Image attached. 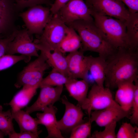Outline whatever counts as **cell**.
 <instances>
[{"label": "cell", "mask_w": 138, "mask_h": 138, "mask_svg": "<svg viewBox=\"0 0 138 138\" xmlns=\"http://www.w3.org/2000/svg\"><path fill=\"white\" fill-rule=\"evenodd\" d=\"M68 28L57 12L52 15L42 33L34 42L39 50H59Z\"/></svg>", "instance_id": "obj_4"}, {"label": "cell", "mask_w": 138, "mask_h": 138, "mask_svg": "<svg viewBox=\"0 0 138 138\" xmlns=\"http://www.w3.org/2000/svg\"><path fill=\"white\" fill-rule=\"evenodd\" d=\"M129 113L116 103L102 110L91 111L89 119L91 123L95 122L99 126L104 127L127 117Z\"/></svg>", "instance_id": "obj_12"}, {"label": "cell", "mask_w": 138, "mask_h": 138, "mask_svg": "<svg viewBox=\"0 0 138 138\" xmlns=\"http://www.w3.org/2000/svg\"><path fill=\"white\" fill-rule=\"evenodd\" d=\"M128 7L130 13L138 12V0H120Z\"/></svg>", "instance_id": "obj_34"}, {"label": "cell", "mask_w": 138, "mask_h": 138, "mask_svg": "<svg viewBox=\"0 0 138 138\" xmlns=\"http://www.w3.org/2000/svg\"><path fill=\"white\" fill-rule=\"evenodd\" d=\"M65 85L70 95L77 101V105L82 109L87 100L88 83L84 79L75 78Z\"/></svg>", "instance_id": "obj_18"}, {"label": "cell", "mask_w": 138, "mask_h": 138, "mask_svg": "<svg viewBox=\"0 0 138 138\" xmlns=\"http://www.w3.org/2000/svg\"><path fill=\"white\" fill-rule=\"evenodd\" d=\"M73 78L52 69L49 74L43 78L39 88L50 86L55 87L63 86L72 80ZM76 79V78H75Z\"/></svg>", "instance_id": "obj_24"}, {"label": "cell", "mask_w": 138, "mask_h": 138, "mask_svg": "<svg viewBox=\"0 0 138 138\" xmlns=\"http://www.w3.org/2000/svg\"><path fill=\"white\" fill-rule=\"evenodd\" d=\"M5 135L4 133L0 130V138H3Z\"/></svg>", "instance_id": "obj_36"}, {"label": "cell", "mask_w": 138, "mask_h": 138, "mask_svg": "<svg viewBox=\"0 0 138 138\" xmlns=\"http://www.w3.org/2000/svg\"><path fill=\"white\" fill-rule=\"evenodd\" d=\"M106 62L104 83L110 89L117 88L123 83L134 82L138 79V48L118 49Z\"/></svg>", "instance_id": "obj_1"}, {"label": "cell", "mask_w": 138, "mask_h": 138, "mask_svg": "<svg viewBox=\"0 0 138 138\" xmlns=\"http://www.w3.org/2000/svg\"><path fill=\"white\" fill-rule=\"evenodd\" d=\"M88 70L96 84L103 86L105 79L106 60L100 56H85Z\"/></svg>", "instance_id": "obj_16"}, {"label": "cell", "mask_w": 138, "mask_h": 138, "mask_svg": "<svg viewBox=\"0 0 138 138\" xmlns=\"http://www.w3.org/2000/svg\"><path fill=\"white\" fill-rule=\"evenodd\" d=\"M117 138H138V129L130 123L125 122L121 125L117 133Z\"/></svg>", "instance_id": "obj_28"}, {"label": "cell", "mask_w": 138, "mask_h": 138, "mask_svg": "<svg viewBox=\"0 0 138 138\" xmlns=\"http://www.w3.org/2000/svg\"><path fill=\"white\" fill-rule=\"evenodd\" d=\"M15 6L20 8H24L39 5L45 4L51 6L50 0H13Z\"/></svg>", "instance_id": "obj_30"}, {"label": "cell", "mask_w": 138, "mask_h": 138, "mask_svg": "<svg viewBox=\"0 0 138 138\" xmlns=\"http://www.w3.org/2000/svg\"><path fill=\"white\" fill-rule=\"evenodd\" d=\"M92 123L89 119L78 124L71 130L70 138H86L90 135Z\"/></svg>", "instance_id": "obj_27"}, {"label": "cell", "mask_w": 138, "mask_h": 138, "mask_svg": "<svg viewBox=\"0 0 138 138\" xmlns=\"http://www.w3.org/2000/svg\"><path fill=\"white\" fill-rule=\"evenodd\" d=\"M126 33L130 46L138 47V13H130L125 22Z\"/></svg>", "instance_id": "obj_23"}, {"label": "cell", "mask_w": 138, "mask_h": 138, "mask_svg": "<svg viewBox=\"0 0 138 138\" xmlns=\"http://www.w3.org/2000/svg\"><path fill=\"white\" fill-rule=\"evenodd\" d=\"M67 25L78 34L82 43L80 50L84 52L89 51L97 53L106 60L117 49L105 39L94 20H78Z\"/></svg>", "instance_id": "obj_2"}, {"label": "cell", "mask_w": 138, "mask_h": 138, "mask_svg": "<svg viewBox=\"0 0 138 138\" xmlns=\"http://www.w3.org/2000/svg\"><path fill=\"white\" fill-rule=\"evenodd\" d=\"M30 57L21 55L6 54L0 57V71L7 69L21 61L26 62H29Z\"/></svg>", "instance_id": "obj_26"}, {"label": "cell", "mask_w": 138, "mask_h": 138, "mask_svg": "<svg viewBox=\"0 0 138 138\" xmlns=\"http://www.w3.org/2000/svg\"><path fill=\"white\" fill-rule=\"evenodd\" d=\"M50 67L45 54L41 51L37 58L24 67L20 72L15 84V87L17 88L21 86L25 88H39L45 71Z\"/></svg>", "instance_id": "obj_5"}, {"label": "cell", "mask_w": 138, "mask_h": 138, "mask_svg": "<svg viewBox=\"0 0 138 138\" xmlns=\"http://www.w3.org/2000/svg\"><path fill=\"white\" fill-rule=\"evenodd\" d=\"M84 52L78 50L69 53L66 56L69 77L86 80L88 71Z\"/></svg>", "instance_id": "obj_14"}, {"label": "cell", "mask_w": 138, "mask_h": 138, "mask_svg": "<svg viewBox=\"0 0 138 138\" xmlns=\"http://www.w3.org/2000/svg\"><path fill=\"white\" fill-rule=\"evenodd\" d=\"M16 30L13 32L9 37L5 38L0 39V57L6 54L8 45L10 42L14 38Z\"/></svg>", "instance_id": "obj_32"}, {"label": "cell", "mask_w": 138, "mask_h": 138, "mask_svg": "<svg viewBox=\"0 0 138 138\" xmlns=\"http://www.w3.org/2000/svg\"><path fill=\"white\" fill-rule=\"evenodd\" d=\"M40 51L44 53L47 62L52 69L69 77L67 59L63 53L58 50L52 51L45 50Z\"/></svg>", "instance_id": "obj_20"}, {"label": "cell", "mask_w": 138, "mask_h": 138, "mask_svg": "<svg viewBox=\"0 0 138 138\" xmlns=\"http://www.w3.org/2000/svg\"><path fill=\"white\" fill-rule=\"evenodd\" d=\"M57 109L53 105L45 108L42 113L36 114L39 124L44 125L48 132L47 138H64L57 124L56 114Z\"/></svg>", "instance_id": "obj_15"}, {"label": "cell", "mask_w": 138, "mask_h": 138, "mask_svg": "<svg viewBox=\"0 0 138 138\" xmlns=\"http://www.w3.org/2000/svg\"><path fill=\"white\" fill-rule=\"evenodd\" d=\"M135 86L134 96L132 103V114L130 118L131 122L136 125L138 124V80L134 82Z\"/></svg>", "instance_id": "obj_31"}, {"label": "cell", "mask_w": 138, "mask_h": 138, "mask_svg": "<svg viewBox=\"0 0 138 138\" xmlns=\"http://www.w3.org/2000/svg\"><path fill=\"white\" fill-rule=\"evenodd\" d=\"M135 86L134 82H127L119 84L115 95V101L124 110L129 111L131 109Z\"/></svg>", "instance_id": "obj_17"}, {"label": "cell", "mask_w": 138, "mask_h": 138, "mask_svg": "<svg viewBox=\"0 0 138 138\" xmlns=\"http://www.w3.org/2000/svg\"><path fill=\"white\" fill-rule=\"evenodd\" d=\"M61 99L65 106V110L62 118L57 121L58 126L61 131H71L74 127L84 122V114L80 106L70 102L65 95Z\"/></svg>", "instance_id": "obj_11"}, {"label": "cell", "mask_w": 138, "mask_h": 138, "mask_svg": "<svg viewBox=\"0 0 138 138\" xmlns=\"http://www.w3.org/2000/svg\"><path fill=\"white\" fill-rule=\"evenodd\" d=\"M70 0H55L52 3L50 9L53 15L57 13L60 9Z\"/></svg>", "instance_id": "obj_35"}, {"label": "cell", "mask_w": 138, "mask_h": 138, "mask_svg": "<svg viewBox=\"0 0 138 138\" xmlns=\"http://www.w3.org/2000/svg\"><path fill=\"white\" fill-rule=\"evenodd\" d=\"M116 103L110 89L95 84L88 94L87 100L82 109L87 111L89 118L91 111L102 110Z\"/></svg>", "instance_id": "obj_8"}, {"label": "cell", "mask_w": 138, "mask_h": 138, "mask_svg": "<svg viewBox=\"0 0 138 138\" xmlns=\"http://www.w3.org/2000/svg\"><path fill=\"white\" fill-rule=\"evenodd\" d=\"M12 113L13 119L19 126L20 132L29 131L38 135L41 133L38 129L39 124L37 118H33L29 113L21 109L12 111Z\"/></svg>", "instance_id": "obj_19"}, {"label": "cell", "mask_w": 138, "mask_h": 138, "mask_svg": "<svg viewBox=\"0 0 138 138\" xmlns=\"http://www.w3.org/2000/svg\"><path fill=\"white\" fill-rule=\"evenodd\" d=\"M38 88L37 87L22 88L6 105L10 107L12 111L21 109L28 103L36 94Z\"/></svg>", "instance_id": "obj_21"}, {"label": "cell", "mask_w": 138, "mask_h": 138, "mask_svg": "<svg viewBox=\"0 0 138 138\" xmlns=\"http://www.w3.org/2000/svg\"><path fill=\"white\" fill-rule=\"evenodd\" d=\"M39 135L29 131L17 133L15 131L8 136L9 138H37Z\"/></svg>", "instance_id": "obj_33"}, {"label": "cell", "mask_w": 138, "mask_h": 138, "mask_svg": "<svg viewBox=\"0 0 138 138\" xmlns=\"http://www.w3.org/2000/svg\"><path fill=\"white\" fill-rule=\"evenodd\" d=\"M117 122H111L104 126L102 131H95L90 137L92 138H116L115 130Z\"/></svg>", "instance_id": "obj_29"}, {"label": "cell", "mask_w": 138, "mask_h": 138, "mask_svg": "<svg viewBox=\"0 0 138 138\" xmlns=\"http://www.w3.org/2000/svg\"><path fill=\"white\" fill-rule=\"evenodd\" d=\"M88 0H86V1H88Z\"/></svg>", "instance_id": "obj_37"}, {"label": "cell", "mask_w": 138, "mask_h": 138, "mask_svg": "<svg viewBox=\"0 0 138 138\" xmlns=\"http://www.w3.org/2000/svg\"><path fill=\"white\" fill-rule=\"evenodd\" d=\"M86 4L90 11L124 22L130 13L120 0H89Z\"/></svg>", "instance_id": "obj_7"}, {"label": "cell", "mask_w": 138, "mask_h": 138, "mask_svg": "<svg viewBox=\"0 0 138 138\" xmlns=\"http://www.w3.org/2000/svg\"><path fill=\"white\" fill-rule=\"evenodd\" d=\"M0 105V130L5 135L9 136L15 132L13 122V119L11 109L5 111Z\"/></svg>", "instance_id": "obj_25"}, {"label": "cell", "mask_w": 138, "mask_h": 138, "mask_svg": "<svg viewBox=\"0 0 138 138\" xmlns=\"http://www.w3.org/2000/svg\"><path fill=\"white\" fill-rule=\"evenodd\" d=\"M38 97L31 106L26 107L25 111L30 114L33 112L42 111L47 107L53 105L59 100L62 93L63 86L42 87Z\"/></svg>", "instance_id": "obj_13"}, {"label": "cell", "mask_w": 138, "mask_h": 138, "mask_svg": "<svg viewBox=\"0 0 138 138\" xmlns=\"http://www.w3.org/2000/svg\"><path fill=\"white\" fill-rule=\"evenodd\" d=\"M39 49L31 39L26 29L16 31L14 39L8 44L6 54H20L31 57H38Z\"/></svg>", "instance_id": "obj_9"}, {"label": "cell", "mask_w": 138, "mask_h": 138, "mask_svg": "<svg viewBox=\"0 0 138 138\" xmlns=\"http://www.w3.org/2000/svg\"><path fill=\"white\" fill-rule=\"evenodd\" d=\"M91 13L103 37L114 48H131L126 34L125 22L91 11Z\"/></svg>", "instance_id": "obj_3"}, {"label": "cell", "mask_w": 138, "mask_h": 138, "mask_svg": "<svg viewBox=\"0 0 138 138\" xmlns=\"http://www.w3.org/2000/svg\"><path fill=\"white\" fill-rule=\"evenodd\" d=\"M81 47V41L78 34L73 28L69 27L67 32L60 45L59 50L64 54L78 50Z\"/></svg>", "instance_id": "obj_22"}, {"label": "cell", "mask_w": 138, "mask_h": 138, "mask_svg": "<svg viewBox=\"0 0 138 138\" xmlns=\"http://www.w3.org/2000/svg\"><path fill=\"white\" fill-rule=\"evenodd\" d=\"M50 8L39 5L29 7L20 16L29 34L40 35L51 18Z\"/></svg>", "instance_id": "obj_6"}, {"label": "cell", "mask_w": 138, "mask_h": 138, "mask_svg": "<svg viewBox=\"0 0 138 138\" xmlns=\"http://www.w3.org/2000/svg\"><path fill=\"white\" fill-rule=\"evenodd\" d=\"M58 13L67 25L78 20H94L90 9L83 0H70Z\"/></svg>", "instance_id": "obj_10"}]
</instances>
